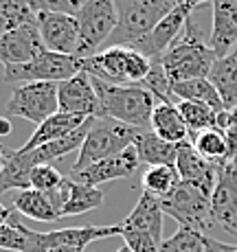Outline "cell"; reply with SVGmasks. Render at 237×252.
Masks as SVG:
<instances>
[{"label": "cell", "mask_w": 237, "mask_h": 252, "mask_svg": "<svg viewBox=\"0 0 237 252\" xmlns=\"http://www.w3.org/2000/svg\"><path fill=\"white\" fill-rule=\"evenodd\" d=\"M93 84L99 99L97 116L114 119L132 127L149 129L152 112L156 108V96L143 86H117L93 77Z\"/></svg>", "instance_id": "1"}, {"label": "cell", "mask_w": 237, "mask_h": 252, "mask_svg": "<svg viewBox=\"0 0 237 252\" xmlns=\"http://www.w3.org/2000/svg\"><path fill=\"white\" fill-rule=\"evenodd\" d=\"M215 60V53L211 51L209 42H204L200 29H198V24L193 22L191 16L187 20L180 37L161 55V64L165 68L167 77L171 79V84L209 77Z\"/></svg>", "instance_id": "2"}, {"label": "cell", "mask_w": 237, "mask_h": 252, "mask_svg": "<svg viewBox=\"0 0 237 252\" xmlns=\"http://www.w3.org/2000/svg\"><path fill=\"white\" fill-rule=\"evenodd\" d=\"M81 70L117 86H141L152 70V60L130 46H110L86 57Z\"/></svg>", "instance_id": "3"}, {"label": "cell", "mask_w": 237, "mask_h": 252, "mask_svg": "<svg viewBox=\"0 0 237 252\" xmlns=\"http://www.w3.org/2000/svg\"><path fill=\"white\" fill-rule=\"evenodd\" d=\"M138 132H141V127H132V125L121 123V121L114 119L95 116L88 134H86L84 143L77 152V160L72 162L70 173H77L81 169L90 167V164L103 160V158L117 156L123 149L132 147Z\"/></svg>", "instance_id": "4"}, {"label": "cell", "mask_w": 237, "mask_h": 252, "mask_svg": "<svg viewBox=\"0 0 237 252\" xmlns=\"http://www.w3.org/2000/svg\"><path fill=\"white\" fill-rule=\"evenodd\" d=\"M176 7L178 0H117L119 22L103 48L136 44Z\"/></svg>", "instance_id": "5"}, {"label": "cell", "mask_w": 237, "mask_h": 252, "mask_svg": "<svg viewBox=\"0 0 237 252\" xmlns=\"http://www.w3.org/2000/svg\"><path fill=\"white\" fill-rule=\"evenodd\" d=\"M75 18L79 24V46L75 55L86 60L97 55L117 29V0H86Z\"/></svg>", "instance_id": "6"}, {"label": "cell", "mask_w": 237, "mask_h": 252, "mask_svg": "<svg viewBox=\"0 0 237 252\" xmlns=\"http://www.w3.org/2000/svg\"><path fill=\"white\" fill-rule=\"evenodd\" d=\"M84 60L77 55H64V53L44 51L31 62L24 64H9L4 66L2 81L4 84H20V81H60L68 79L81 70Z\"/></svg>", "instance_id": "7"}, {"label": "cell", "mask_w": 237, "mask_h": 252, "mask_svg": "<svg viewBox=\"0 0 237 252\" xmlns=\"http://www.w3.org/2000/svg\"><path fill=\"white\" fill-rule=\"evenodd\" d=\"M57 112H60V101H57L55 81H31L18 86L4 108V116H20L35 125L44 123Z\"/></svg>", "instance_id": "8"}, {"label": "cell", "mask_w": 237, "mask_h": 252, "mask_svg": "<svg viewBox=\"0 0 237 252\" xmlns=\"http://www.w3.org/2000/svg\"><path fill=\"white\" fill-rule=\"evenodd\" d=\"M161 206L165 215L173 217L185 228L204 232L213 226L211 224V197L189 182L180 180V184L169 195L161 197Z\"/></svg>", "instance_id": "9"}, {"label": "cell", "mask_w": 237, "mask_h": 252, "mask_svg": "<svg viewBox=\"0 0 237 252\" xmlns=\"http://www.w3.org/2000/svg\"><path fill=\"white\" fill-rule=\"evenodd\" d=\"M27 232V252H46L57 246H81L88 248L90 244L99 239H110L123 232L121 224L112 226H72V228H57L48 232H35L31 228H24Z\"/></svg>", "instance_id": "10"}, {"label": "cell", "mask_w": 237, "mask_h": 252, "mask_svg": "<svg viewBox=\"0 0 237 252\" xmlns=\"http://www.w3.org/2000/svg\"><path fill=\"white\" fill-rule=\"evenodd\" d=\"M211 224L237 239V158L220 164L211 193Z\"/></svg>", "instance_id": "11"}, {"label": "cell", "mask_w": 237, "mask_h": 252, "mask_svg": "<svg viewBox=\"0 0 237 252\" xmlns=\"http://www.w3.org/2000/svg\"><path fill=\"white\" fill-rule=\"evenodd\" d=\"M35 20L46 51L75 55L77 46H79V24H77L75 16L44 11V13H35Z\"/></svg>", "instance_id": "12"}, {"label": "cell", "mask_w": 237, "mask_h": 252, "mask_svg": "<svg viewBox=\"0 0 237 252\" xmlns=\"http://www.w3.org/2000/svg\"><path fill=\"white\" fill-rule=\"evenodd\" d=\"M44 51L46 46L42 42L37 20L22 24V27L11 29V31L0 35V64L2 66L31 62Z\"/></svg>", "instance_id": "13"}, {"label": "cell", "mask_w": 237, "mask_h": 252, "mask_svg": "<svg viewBox=\"0 0 237 252\" xmlns=\"http://www.w3.org/2000/svg\"><path fill=\"white\" fill-rule=\"evenodd\" d=\"M57 101H60V112L81 116H97L99 112V99H97L93 77L86 70H79L77 75L57 84Z\"/></svg>", "instance_id": "14"}, {"label": "cell", "mask_w": 237, "mask_h": 252, "mask_svg": "<svg viewBox=\"0 0 237 252\" xmlns=\"http://www.w3.org/2000/svg\"><path fill=\"white\" fill-rule=\"evenodd\" d=\"M191 13L193 11L187 9L185 4H178V7L173 9L171 13H167V16L163 18V20L158 22L147 35L141 37L136 44H132L130 48H134V51L147 55L149 60L161 57L163 53H165L167 48L180 37V33L185 31V24H187V20H189Z\"/></svg>", "instance_id": "15"}, {"label": "cell", "mask_w": 237, "mask_h": 252, "mask_svg": "<svg viewBox=\"0 0 237 252\" xmlns=\"http://www.w3.org/2000/svg\"><path fill=\"white\" fill-rule=\"evenodd\" d=\"M138 164H141V160H138V152L132 145V147L123 149V152L117 154V156L103 158V160L90 164V167L81 169V171L70 173L68 178H72V180H77L81 184H88V187H99V184H103V182L134 176Z\"/></svg>", "instance_id": "16"}, {"label": "cell", "mask_w": 237, "mask_h": 252, "mask_svg": "<svg viewBox=\"0 0 237 252\" xmlns=\"http://www.w3.org/2000/svg\"><path fill=\"white\" fill-rule=\"evenodd\" d=\"M211 35L206 42L220 60L237 46V0H211Z\"/></svg>", "instance_id": "17"}, {"label": "cell", "mask_w": 237, "mask_h": 252, "mask_svg": "<svg viewBox=\"0 0 237 252\" xmlns=\"http://www.w3.org/2000/svg\"><path fill=\"white\" fill-rule=\"evenodd\" d=\"M176 169L180 173L182 182L193 184L204 195L211 197V193H213V189L217 184V169H220V164H213L206 160V158H202L193 149L191 140L180 145V152H178V158H176Z\"/></svg>", "instance_id": "18"}, {"label": "cell", "mask_w": 237, "mask_h": 252, "mask_svg": "<svg viewBox=\"0 0 237 252\" xmlns=\"http://www.w3.org/2000/svg\"><path fill=\"white\" fill-rule=\"evenodd\" d=\"M163 220H165V211L161 206V197L143 191L136 206L132 208V213L121 221V228L147 232L158 244H163Z\"/></svg>", "instance_id": "19"}, {"label": "cell", "mask_w": 237, "mask_h": 252, "mask_svg": "<svg viewBox=\"0 0 237 252\" xmlns=\"http://www.w3.org/2000/svg\"><path fill=\"white\" fill-rule=\"evenodd\" d=\"M90 116H81V114H70V112H57L53 114L51 119H46L44 123H40L35 127V132L29 136V140L20 147V152H31V149L40 147V145H46L51 140L64 138L68 136L70 132H75L77 127L88 121Z\"/></svg>", "instance_id": "20"}, {"label": "cell", "mask_w": 237, "mask_h": 252, "mask_svg": "<svg viewBox=\"0 0 237 252\" xmlns=\"http://www.w3.org/2000/svg\"><path fill=\"white\" fill-rule=\"evenodd\" d=\"M180 145L182 143H169V140L161 138L152 129H141L136 140H134V147L138 152V160L147 164V167H154V164H176Z\"/></svg>", "instance_id": "21"}, {"label": "cell", "mask_w": 237, "mask_h": 252, "mask_svg": "<svg viewBox=\"0 0 237 252\" xmlns=\"http://www.w3.org/2000/svg\"><path fill=\"white\" fill-rule=\"evenodd\" d=\"M149 129L154 134H158L161 138L169 140V143H187L191 136L180 110L173 103H156V108L152 112Z\"/></svg>", "instance_id": "22"}, {"label": "cell", "mask_w": 237, "mask_h": 252, "mask_svg": "<svg viewBox=\"0 0 237 252\" xmlns=\"http://www.w3.org/2000/svg\"><path fill=\"white\" fill-rule=\"evenodd\" d=\"M211 84L220 92V99L224 103V110L237 108V46L229 55L215 60L213 68L209 72Z\"/></svg>", "instance_id": "23"}, {"label": "cell", "mask_w": 237, "mask_h": 252, "mask_svg": "<svg viewBox=\"0 0 237 252\" xmlns=\"http://www.w3.org/2000/svg\"><path fill=\"white\" fill-rule=\"evenodd\" d=\"M13 208L20 213L22 217L35 221H57L62 220L60 211L55 208V204L51 202V197L46 193L37 191V189H22L13 195Z\"/></svg>", "instance_id": "24"}, {"label": "cell", "mask_w": 237, "mask_h": 252, "mask_svg": "<svg viewBox=\"0 0 237 252\" xmlns=\"http://www.w3.org/2000/svg\"><path fill=\"white\" fill-rule=\"evenodd\" d=\"M103 204V191L99 187H88L68 178V195L62 206V217H75L81 213L95 211Z\"/></svg>", "instance_id": "25"}, {"label": "cell", "mask_w": 237, "mask_h": 252, "mask_svg": "<svg viewBox=\"0 0 237 252\" xmlns=\"http://www.w3.org/2000/svg\"><path fill=\"white\" fill-rule=\"evenodd\" d=\"M173 94H176L178 101H198V103H204V105H209V108H213L215 112L224 110L220 92L215 90V86L211 84L209 77L176 81V84H173Z\"/></svg>", "instance_id": "26"}, {"label": "cell", "mask_w": 237, "mask_h": 252, "mask_svg": "<svg viewBox=\"0 0 237 252\" xmlns=\"http://www.w3.org/2000/svg\"><path fill=\"white\" fill-rule=\"evenodd\" d=\"M191 145L209 162H213V164L229 162V145H226V136L222 129L211 127V129H204V132L193 134Z\"/></svg>", "instance_id": "27"}, {"label": "cell", "mask_w": 237, "mask_h": 252, "mask_svg": "<svg viewBox=\"0 0 237 252\" xmlns=\"http://www.w3.org/2000/svg\"><path fill=\"white\" fill-rule=\"evenodd\" d=\"M141 184L143 191L156 197H165L180 184V173H178L176 164H154V167L145 169Z\"/></svg>", "instance_id": "28"}, {"label": "cell", "mask_w": 237, "mask_h": 252, "mask_svg": "<svg viewBox=\"0 0 237 252\" xmlns=\"http://www.w3.org/2000/svg\"><path fill=\"white\" fill-rule=\"evenodd\" d=\"M178 110H180L191 136L198 132H204V129L217 127V112L209 105L198 103V101H178Z\"/></svg>", "instance_id": "29"}, {"label": "cell", "mask_w": 237, "mask_h": 252, "mask_svg": "<svg viewBox=\"0 0 237 252\" xmlns=\"http://www.w3.org/2000/svg\"><path fill=\"white\" fill-rule=\"evenodd\" d=\"M141 86L152 92L161 103L178 105V99H176V94H173V84H171V79L167 77L165 68H163L161 57H154L152 60V70H149V75L145 77V81Z\"/></svg>", "instance_id": "30"}, {"label": "cell", "mask_w": 237, "mask_h": 252, "mask_svg": "<svg viewBox=\"0 0 237 252\" xmlns=\"http://www.w3.org/2000/svg\"><path fill=\"white\" fill-rule=\"evenodd\" d=\"M29 22H35V13L27 0H0V35Z\"/></svg>", "instance_id": "31"}, {"label": "cell", "mask_w": 237, "mask_h": 252, "mask_svg": "<svg viewBox=\"0 0 237 252\" xmlns=\"http://www.w3.org/2000/svg\"><path fill=\"white\" fill-rule=\"evenodd\" d=\"M27 226L22 224V215L13 208L11 217L7 224L0 226V250H11V252H27Z\"/></svg>", "instance_id": "32"}, {"label": "cell", "mask_w": 237, "mask_h": 252, "mask_svg": "<svg viewBox=\"0 0 237 252\" xmlns=\"http://www.w3.org/2000/svg\"><path fill=\"white\" fill-rule=\"evenodd\" d=\"M161 252H204V232L180 226L169 239H163Z\"/></svg>", "instance_id": "33"}, {"label": "cell", "mask_w": 237, "mask_h": 252, "mask_svg": "<svg viewBox=\"0 0 237 252\" xmlns=\"http://www.w3.org/2000/svg\"><path fill=\"white\" fill-rule=\"evenodd\" d=\"M33 13H44V11H55V13H70L77 16L79 9L86 4V0H27Z\"/></svg>", "instance_id": "34"}, {"label": "cell", "mask_w": 237, "mask_h": 252, "mask_svg": "<svg viewBox=\"0 0 237 252\" xmlns=\"http://www.w3.org/2000/svg\"><path fill=\"white\" fill-rule=\"evenodd\" d=\"M125 246L132 252H161V244L154 239L147 232H138V230H123L121 232Z\"/></svg>", "instance_id": "35"}, {"label": "cell", "mask_w": 237, "mask_h": 252, "mask_svg": "<svg viewBox=\"0 0 237 252\" xmlns=\"http://www.w3.org/2000/svg\"><path fill=\"white\" fill-rule=\"evenodd\" d=\"M217 129H222V132H226V129H237V108L217 112Z\"/></svg>", "instance_id": "36"}, {"label": "cell", "mask_w": 237, "mask_h": 252, "mask_svg": "<svg viewBox=\"0 0 237 252\" xmlns=\"http://www.w3.org/2000/svg\"><path fill=\"white\" fill-rule=\"evenodd\" d=\"M226 145H229V160H235L237 158V129H226Z\"/></svg>", "instance_id": "37"}, {"label": "cell", "mask_w": 237, "mask_h": 252, "mask_svg": "<svg viewBox=\"0 0 237 252\" xmlns=\"http://www.w3.org/2000/svg\"><path fill=\"white\" fill-rule=\"evenodd\" d=\"M204 252H229V250H226L224 241H217V239H213V237L204 235Z\"/></svg>", "instance_id": "38"}, {"label": "cell", "mask_w": 237, "mask_h": 252, "mask_svg": "<svg viewBox=\"0 0 237 252\" xmlns=\"http://www.w3.org/2000/svg\"><path fill=\"white\" fill-rule=\"evenodd\" d=\"M13 132V125L9 121V116H0V136H9Z\"/></svg>", "instance_id": "39"}, {"label": "cell", "mask_w": 237, "mask_h": 252, "mask_svg": "<svg viewBox=\"0 0 237 252\" xmlns=\"http://www.w3.org/2000/svg\"><path fill=\"white\" fill-rule=\"evenodd\" d=\"M46 252H86V248H81V246H57V248H51Z\"/></svg>", "instance_id": "40"}, {"label": "cell", "mask_w": 237, "mask_h": 252, "mask_svg": "<svg viewBox=\"0 0 237 252\" xmlns=\"http://www.w3.org/2000/svg\"><path fill=\"white\" fill-rule=\"evenodd\" d=\"M204 2H211V0H178V4H185V7L191 9V11H196V9Z\"/></svg>", "instance_id": "41"}, {"label": "cell", "mask_w": 237, "mask_h": 252, "mask_svg": "<svg viewBox=\"0 0 237 252\" xmlns=\"http://www.w3.org/2000/svg\"><path fill=\"white\" fill-rule=\"evenodd\" d=\"M11 211H13V208H7L2 202H0V226L7 224V220L11 217Z\"/></svg>", "instance_id": "42"}, {"label": "cell", "mask_w": 237, "mask_h": 252, "mask_svg": "<svg viewBox=\"0 0 237 252\" xmlns=\"http://www.w3.org/2000/svg\"><path fill=\"white\" fill-rule=\"evenodd\" d=\"M4 154H7V147L0 145V171H2V167H4Z\"/></svg>", "instance_id": "43"}, {"label": "cell", "mask_w": 237, "mask_h": 252, "mask_svg": "<svg viewBox=\"0 0 237 252\" xmlns=\"http://www.w3.org/2000/svg\"><path fill=\"white\" fill-rule=\"evenodd\" d=\"M226 250H229V252H237V244H226Z\"/></svg>", "instance_id": "44"}, {"label": "cell", "mask_w": 237, "mask_h": 252, "mask_svg": "<svg viewBox=\"0 0 237 252\" xmlns=\"http://www.w3.org/2000/svg\"><path fill=\"white\" fill-rule=\"evenodd\" d=\"M117 252H132V250H130V248H128V246H123V248H119Z\"/></svg>", "instance_id": "45"}]
</instances>
